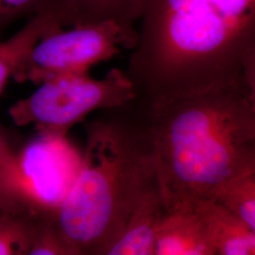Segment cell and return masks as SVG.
Returning a JSON list of instances; mask_svg holds the SVG:
<instances>
[{"label": "cell", "instance_id": "13", "mask_svg": "<svg viewBox=\"0 0 255 255\" xmlns=\"http://www.w3.org/2000/svg\"><path fill=\"white\" fill-rule=\"evenodd\" d=\"M214 201L226 206L255 231V167L229 182Z\"/></svg>", "mask_w": 255, "mask_h": 255}, {"label": "cell", "instance_id": "16", "mask_svg": "<svg viewBox=\"0 0 255 255\" xmlns=\"http://www.w3.org/2000/svg\"><path fill=\"white\" fill-rule=\"evenodd\" d=\"M28 255H75L58 228L54 215L35 214L32 242Z\"/></svg>", "mask_w": 255, "mask_h": 255}, {"label": "cell", "instance_id": "5", "mask_svg": "<svg viewBox=\"0 0 255 255\" xmlns=\"http://www.w3.org/2000/svg\"><path fill=\"white\" fill-rule=\"evenodd\" d=\"M137 37L136 27L115 20L61 28L33 46L12 79L40 85L62 77L88 74L92 66L114 58L122 48L132 50Z\"/></svg>", "mask_w": 255, "mask_h": 255}, {"label": "cell", "instance_id": "12", "mask_svg": "<svg viewBox=\"0 0 255 255\" xmlns=\"http://www.w3.org/2000/svg\"><path fill=\"white\" fill-rule=\"evenodd\" d=\"M0 212H29L19 178L16 153L0 128Z\"/></svg>", "mask_w": 255, "mask_h": 255}, {"label": "cell", "instance_id": "8", "mask_svg": "<svg viewBox=\"0 0 255 255\" xmlns=\"http://www.w3.org/2000/svg\"><path fill=\"white\" fill-rule=\"evenodd\" d=\"M164 213V201L156 181L137 202L105 255H156L157 232Z\"/></svg>", "mask_w": 255, "mask_h": 255}, {"label": "cell", "instance_id": "9", "mask_svg": "<svg viewBox=\"0 0 255 255\" xmlns=\"http://www.w3.org/2000/svg\"><path fill=\"white\" fill-rule=\"evenodd\" d=\"M217 255H255V231L216 201L194 202Z\"/></svg>", "mask_w": 255, "mask_h": 255}, {"label": "cell", "instance_id": "7", "mask_svg": "<svg viewBox=\"0 0 255 255\" xmlns=\"http://www.w3.org/2000/svg\"><path fill=\"white\" fill-rule=\"evenodd\" d=\"M156 255H217L195 203L164 209L157 232Z\"/></svg>", "mask_w": 255, "mask_h": 255}, {"label": "cell", "instance_id": "6", "mask_svg": "<svg viewBox=\"0 0 255 255\" xmlns=\"http://www.w3.org/2000/svg\"><path fill=\"white\" fill-rule=\"evenodd\" d=\"M16 158L29 211L55 216L77 179L82 155L66 136L40 133L16 153Z\"/></svg>", "mask_w": 255, "mask_h": 255}, {"label": "cell", "instance_id": "2", "mask_svg": "<svg viewBox=\"0 0 255 255\" xmlns=\"http://www.w3.org/2000/svg\"><path fill=\"white\" fill-rule=\"evenodd\" d=\"M146 133L164 209L214 201L255 167V122L239 82L149 108Z\"/></svg>", "mask_w": 255, "mask_h": 255}, {"label": "cell", "instance_id": "1", "mask_svg": "<svg viewBox=\"0 0 255 255\" xmlns=\"http://www.w3.org/2000/svg\"><path fill=\"white\" fill-rule=\"evenodd\" d=\"M128 78L153 107L242 80L255 48V0H139Z\"/></svg>", "mask_w": 255, "mask_h": 255}, {"label": "cell", "instance_id": "15", "mask_svg": "<svg viewBox=\"0 0 255 255\" xmlns=\"http://www.w3.org/2000/svg\"><path fill=\"white\" fill-rule=\"evenodd\" d=\"M39 14H54L66 27L61 0H0V31Z\"/></svg>", "mask_w": 255, "mask_h": 255}, {"label": "cell", "instance_id": "4", "mask_svg": "<svg viewBox=\"0 0 255 255\" xmlns=\"http://www.w3.org/2000/svg\"><path fill=\"white\" fill-rule=\"evenodd\" d=\"M36 91L9 109L18 127L34 126L40 133L66 136L69 128L92 112L124 106L137 100L126 71L111 69L102 79L88 74L67 76L38 85Z\"/></svg>", "mask_w": 255, "mask_h": 255}, {"label": "cell", "instance_id": "10", "mask_svg": "<svg viewBox=\"0 0 255 255\" xmlns=\"http://www.w3.org/2000/svg\"><path fill=\"white\" fill-rule=\"evenodd\" d=\"M64 27L61 19L54 14H39L28 19L13 35L0 42V95L33 46L43 37Z\"/></svg>", "mask_w": 255, "mask_h": 255}, {"label": "cell", "instance_id": "14", "mask_svg": "<svg viewBox=\"0 0 255 255\" xmlns=\"http://www.w3.org/2000/svg\"><path fill=\"white\" fill-rule=\"evenodd\" d=\"M35 214H0V255H28L32 242Z\"/></svg>", "mask_w": 255, "mask_h": 255}, {"label": "cell", "instance_id": "11", "mask_svg": "<svg viewBox=\"0 0 255 255\" xmlns=\"http://www.w3.org/2000/svg\"><path fill=\"white\" fill-rule=\"evenodd\" d=\"M66 26L115 20L137 27L139 0H61Z\"/></svg>", "mask_w": 255, "mask_h": 255}, {"label": "cell", "instance_id": "3", "mask_svg": "<svg viewBox=\"0 0 255 255\" xmlns=\"http://www.w3.org/2000/svg\"><path fill=\"white\" fill-rule=\"evenodd\" d=\"M156 182L148 136L117 122L87 129L82 164L55 221L75 255H105Z\"/></svg>", "mask_w": 255, "mask_h": 255}, {"label": "cell", "instance_id": "17", "mask_svg": "<svg viewBox=\"0 0 255 255\" xmlns=\"http://www.w3.org/2000/svg\"><path fill=\"white\" fill-rule=\"evenodd\" d=\"M241 77L255 122V48L247 58Z\"/></svg>", "mask_w": 255, "mask_h": 255}]
</instances>
